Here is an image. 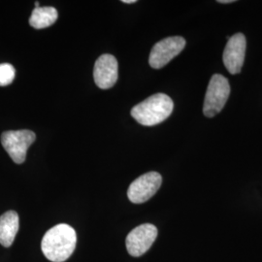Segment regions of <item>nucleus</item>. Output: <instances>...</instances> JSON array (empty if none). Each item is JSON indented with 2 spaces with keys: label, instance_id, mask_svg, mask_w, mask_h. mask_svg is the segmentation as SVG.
I'll return each mask as SVG.
<instances>
[{
  "label": "nucleus",
  "instance_id": "obj_1",
  "mask_svg": "<svg viewBox=\"0 0 262 262\" xmlns=\"http://www.w3.org/2000/svg\"><path fill=\"white\" fill-rule=\"evenodd\" d=\"M77 242L75 230L70 225L54 226L44 235L41 249L50 261H66L74 252Z\"/></svg>",
  "mask_w": 262,
  "mask_h": 262
},
{
  "label": "nucleus",
  "instance_id": "obj_2",
  "mask_svg": "<svg viewBox=\"0 0 262 262\" xmlns=\"http://www.w3.org/2000/svg\"><path fill=\"white\" fill-rule=\"evenodd\" d=\"M174 103L168 95L157 94L135 105L131 116L142 125L152 126L165 121L173 111Z\"/></svg>",
  "mask_w": 262,
  "mask_h": 262
},
{
  "label": "nucleus",
  "instance_id": "obj_3",
  "mask_svg": "<svg viewBox=\"0 0 262 262\" xmlns=\"http://www.w3.org/2000/svg\"><path fill=\"white\" fill-rule=\"evenodd\" d=\"M230 94V85L225 76L214 74L207 88L203 113L207 118L215 117L221 112Z\"/></svg>",
  "mask_w": 262,
  "mask_h": 262
},
{
  "label": "nucleus",
  "instance_id": "obj_4",
  "mask_svg": "<svg viewBox=\"0 0 262 262\" xmlns=\"http://www.w3.org/2000/svg\"><path fill=\"white\" fill-rule=\"evenodd\" d=\"M36 139L33 131L10 130L3 132L1 135V143L15 163H23L26 158L28 148Z\"/></svg>",
  "mask_w": 262,
  "mask_h": 262
},
{
  "label": "nucleus",
  "instance_id": "obj_5",
  "mask_svg": "<svg viewBox=\"0 0 262 262\" xmlns=\"http://www.w3.org/2000/svg\"><path fill=\"white\" fill-rule=\"evenodd\" d=\"M186 47V40L181 36L167 37L158 42L150 51L149 63L155 69H160L169 63Z\"/></svg>",
  "mask_w": 262,
  "mask_h": 262
},
{
  "label": "nucleus",
  "instance_id": "obj_6",
  "mask_svg": "<svg viewBox=\"0 0 262 262\" xmlns=\"http://www.w3.org/2000/svg\"><path fill=\"white\" fill-rule=\"evenodd\" d=\"M162 178L158 172H149L131 183L127 196L132 203L141 204L154 196L161 186Z\"/></svg>",
  "mask_w": 262,
  "mask_h": 262
},
{
  "label": "nucleus",
  "instance_id": "obj_7",
  "mask_svg": "<svg viewBox=\"0 0 262 262\" xmlns=\"http://www.w3.org/2000/svg\"><path fill=\"white\" fill-rule=\"evenodd\" d=\"M158 237V228L154 225L145 224L137 226L126 237V250L128 253L138 257L147 253Z\"/></svg>",
  "mask_w": 262,
  "mask_h": 262
},
{
  "label": "nucleus",
  "instance_id": "obj_8",
  "mask_svg": "<svg viewBox=\"0 0 262 262\" xmlns=\"http://www.w3.org/2000/svg\"><path fill=\"white\" fill-rule=\"evenodd\" d=\"M247 42L243 33H236L229 38L225 51L223 60L226 69L231 74L241 72L245 60Z\"/></svg>",
  "mask_w": 262,
  "mask_h": 262
},
{
  "label": "nucleus",
  "instance_id": "obj_9",
  "mask_svg": "<svg viewBox=\"0 0 262 262\" xmlns=\"http://www.w3.org/2000/svg\"><path fill=\"white\" fill-rule=\"evenodd\" d=\"M118 61L112 55H102L95 61L94 69V82L101 90L112 88L118 81Z\"/></svg>",
  "mask_w": 262,
  "mask_h": 262
},
{
  "label": "nucleus",
  "instance_id": "obj_10",
  "mask_svg": "<svg viewBox=\"0 0 262 262\" xmlns=\"http://www.w3.org/2000/svg\"><path fill=\"white\" fill-rule=\"evenodd\" d=\"M19 215L15 211H9L0 216V244L8 248L12 246L19 231Z\"/></svg>",
  "mask_w": 262,
  "mask_h": 262
},
{
  "label": "nucleus",
  "instance_id": "obj_11",
  "mask_svg": "<svg viewBox=\"0 0 262 262\" xmlns=\"http://www.w3.org/2000/svg\"><path fill=\"white\" fill-rule=\"evenodd\" d=\"M57 17L58 13L56 8L51 6L38 7L32 11L29 25L36 29L49 28L56 23Z\"/></svg>",
  "mask_w": 262,
  "mask_h": 262
},
{
  "label": "nucleus",
  "instance_id": "obj_12",
  "mask_svg": "<svg viewBox=\"0 0 262 262\" xmlns=\"http://www.w3.org/2000/svg\"><path fill=\"white\" fill-rule=\"evenodd\" d=\"M15 68L9 63L0 64V86H5L12 84L15 79Z\"/></svg>",
  "mask_w": 262,
  "mask_h": 262
},
{
  "label": "nucleus",
  "instance_id": "obj_13",
  "mask_svg": "<svg viewBox=\"0 0 262 262\" xmlns=\"http://www.w3.org/2000/svg\"><path fill=\"white\" fill-rule=\"evenodd\" d=\"M122 3H126V4H130V3H135L136 0H122Z\"/></svg>",
  "mask_w": 262,
  "mask_h": 262
},
{
  "label": "nucleus",
  "instance_id": "obj_14",
  "mask_svg": "<svg viewBox=\"0 0 262 262\" xmlns=\"http://www.w3.org/2000/svg\"><path fill=\"white\" fill-rule=\"evenodd\" d=\"M217 2H220V3H232L234 1L233 0H219Z\"/></svg>",
  "mask_w": 262,
  "mask_h": 262
}]
</instances>
